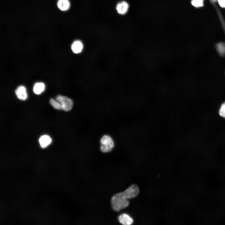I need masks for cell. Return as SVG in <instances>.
Here are the masks:
<instances>
[{
	"mask_svg": "<svg viewBox=\"0 0 225 225\" xmlns=\"http://www.w3.org/2000/svg\"><path fill=\"white\" fill-rule=\"evenodd\" d=\"M129 204L128 199L122 195V192L114 194L111 199V205L113 210L118 212L127 207Z\"/></svg>",
	"mask_w": 225,
	"mask_h": 225,
	"instance_id": "obj_1",
	"label": "cell"
},
{
	"mask_svg": "<svg viewBox=\"0 0 225 225\" xmlns=\"http://www.w3.org/2000/svg\"><path fill=\"white\" fill-rule=\"evenodd\" d=\"M100 149L103 152L111 151L114 146V142L112 138L108 135H104L100 140Z\"/></svg>",
	"mask_w": 225,
	"mask_h": 225,
	"instance_id": "obj_2",
	"label": "cell"
},
{
	"mask_svg": "<svg viewBox=\"0 0 225 225\" xmlns=\"http://www.w3.org/2000/svg\"><path fill=\"white\" fill-rule=\"evenodd\" d=\"M56 100L61 105L62 109L65 111H70L73 107L72 100L66 96L59 95L56 97Z\"/></svg>",
	"mask_w": 225,
	"mask_h": 225,
	"instance_id": "obj_3",
	"label": "cell"
},
{
	"mask_svg": "<svg viewBox=\"0 0 225 225\" xmlns=\"http://www.w3.org/2000/svg\"><path fill=\"white\" fill-rule=\"evenodd\" d=\"M139 192V189L138 186L134 184L131 185L122 193L123 196L128 200L136 197Z\"/></svg>",
	"mask_w": 225,
	"mask_h": 225,
	"instance_id": "obj_4",
	"label": "cell"
},
{
	"mask_svg": "<svg viewBox=\"0 0 225 225\" xmlns=\"http://www.w3.org/2000/svg\"><path fill=\"white\" fill-rule=\"evenodd\" d=\"M118 220L120 223L124 225H130L133 222V219L129 215L126 213H122L118 217Z\"/></svg>",
	"mask_w": 225,
	"mask_h": 225,
	"instance_id": "obj_5",
	"label": "cell"
},
{
	"mask_svg": "<svg viewBox=\"0 0 225 225\" xmlns=\"http://www.w3.org/2000/svg\"><path fill=\"white\" fill-rule=\"evenodd\" d=\"M15 93L17 97L21 100H26L28 97L25 88L22 86L18 87L15 91Z\"/></svg>",
	"mask_w": 225,
	"mask_h": 225,
	"instance_id": "obj_6",
	"label": "cell"
},
{
	"mask_svg": "<svg viewBox=\"0 0 225 225\" xmlns=\"http://www.w3.org/2000/svg\"><path fill=\"white\" fill-rule=\"evenodd\" d=\"M83 48L82 42L79 40L74 41L72 44L71 48L75 53L77 54L81 52Z\"/></svg>",
	"mask_w": 225,
	"mask_h": 225,
	"instance_id": "obj_7",
	"label": "cell"
},
{
	"mask_svg": "<svg viewBox=\"0 0 225 225\" xmlns=\"http://www.w3.org/2000/svg\"><path fill=\"white\" fill-rule=\"evenodd\" d=\"M128 7V3L123 1L117 4L116 9L119 14H123L127 12Z\"/></svg>",
	"mask_w": 225,
	"mask_h": 225,
	"instance_id": "obj_8",
	"label": "cell"
},
{
	"mask_svg": "<svg viewBox=\"0 0 225 225\" xmlns=\"http://www.w3.org/2000/svg\"><path fill=\"white\" fill-rule=\"evenodd\" d=\"M52 139L48 135H44L39 138V142L41 147L44 148L47 147L51 142Z\"/></svg>",
	"mask_w": 225,
	"mask_h": 225,
	"instance_id": "obj_9",
	"label": "cell"
},
{
	"mask_svg": "<svg viewBox=\"0 0 225 225\" xmlns=\"http://www.w3.org/2000/svg\"><path fill=\"white\" fill-rule=\"evenodd\" d=\"M57 6L61 10L65 11L69 8L70 3L68 0H58Z\"/></svg>",
	"mask_w": 225,
	"mask_h": 225,
	"instance_id": "obj_10",
	"label": "cell"
},
{
	"mask_svg": "<svg viewBox=\"0 0 225 225\" xmlns=\"http://www.w3.org/2000/svg\"><path fill=\"white\" fill-rule=\"evenodd\" d=\"M45 88L44 84L42 82L36 83L33 88L34 92L37 94H39L44 90Z\"/></svg>",
	"mask_w": 225,
	"mask_h": 225,
	"instance_id": "obj_11",
	"label": "cell"
},
{
	"mask_svg": "<svg viewBox=\"0 0 225 225\" xmlns=\"http://www.w3.org/2000/svg\"><path fill=\"white\" fill-rule=\"evenodd\" d=\"M216 47L220 55L222 57L225 56V43L219 42L216 45Z\"/></svg>",
	"mask_w": 225,
	"mask_h": 225,
	"instance_id": "obj_12",
	"label": "cell"
},
{
	"mask_svg": "<svg viewBox=\"0 0 225 225\" xmlns=\"http://www.w3.org/2000/svg\"><path fill=\"white\" fill-rule=\"evenodd\" d=\"M50 102L52 106L58 110H62V108L61 104L57 100L53 98L50 100Z\"/></svg>",
	"mask_w": 225,
	"mask_h": 225,
	"instance_id": "obj_13",
	"label": "cell"
},
{
	"mask_svg": "<svg viewBox=\"0 0 225 225\" xmlns=\"http://www.w3.org/2000/svg\"><path fill=\"white\" fill-rule=\"evenodd\" d=\"M219 114L220 116L225 118V102L221 105L219 110Z\"/></svg>",
	"mask_w": 225,
	"mask_h": 225,
	"instance_id": "obj_14",
	"label": "cell"
},
{
	"mask_svg": "<svg viewBox=\"0 0 225 225\" xmlns=\"http://www.w3.org/2000/svg\"><path fill=\"white\" fill-rule=\"evenodd\" d=\"M203 0H192L191 2L193 6L198 7H201L203 5Z\"/></svg>",
	"mask_w": 225,
	"mask_h": 225,
	"instance_id": "obj_15",
	"label": "cell"
},
{
	"mask_svg": "<svg viewBox=\"0 0 225 225\" xmlns=\"http://www.w3.org/2000/svg\"><path fill=\"white\" fill-rule=\"evenodd\" d=\"M219 5L222 8H225V0H218Z\"/></svg>",
	"mask_w": 225,
	"mask_h": 225,
	"instance_id": "obj_16",
	"label": "cell"
}]
</instances>
